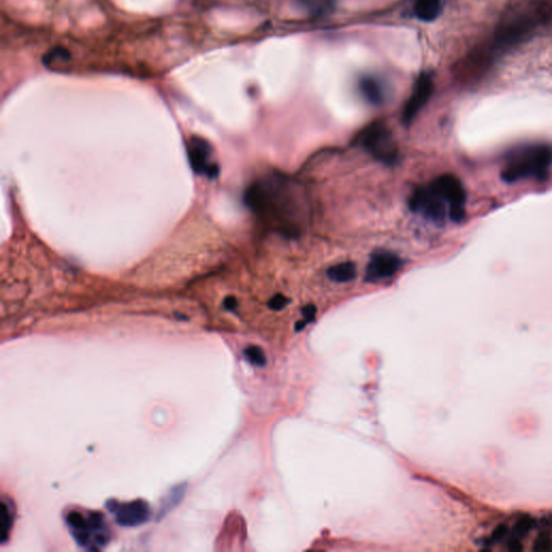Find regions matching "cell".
Returning a JSON list of instances; mask_svg holds the SVG:
<instances>
[{
	"label": "cell",
	"instance_id": "obj_1",
	"mask_svg": "<svg viewBox=\"0 0 552 552\" xmlns=\"http://www.w3.org/2000/svg\"><path fill=\"white\" fill-rule=\"evenodd\" d=\"M552 165V147L549 145H533L519 149L509 155L502 178L507 182L536 178L543 180Z\"/></svg>",
	"mask_w": 552,
	"mask_h": 552
},
{
	"label": "cell",
	"instance_id": "obj_2",
	"mask_svg": "<svg viewBox=\"0 0 552 552\" xmlns=\"http://www.w3.org/2000/svg\"><path fill=\"white\" fill-rule=\"evenodd\" d=\"M104 518L105 517L99 512L84 514L72 510L65 520L72 539L80 547L97 551L103 549L110 541V531Z\"/></svg>",
	"mask_w": 552,
	"mask_h": 552
},
{
	"label": "cell",
	"instance_id": "obj_3",
	"mask_svg": "<svg viewBox=\"0 0 552 552\" xmlns=\"http://www.w3.org/2000/svg\"><path fill=\"white\" fill-rule=\"evenodd\" d=\"M360 145L377 161L393 165L398 160V147L393 133L384 122L377 121L367 126L360 135Z\"/></svg>",
	"mask_w": 552,
	"mask_h": 552
},
{
	"label": "cell",
	"instance_id": "obj_4",
	"mask_svg": "<svg viewBox=\"0 0 552 552\" xmlns=\"http://www.w3.org/2000/svg\"><path fill=\"white\" fill-rule=\"evenodd\" d=\"M429 187L447 202L452 221L460 223L466 215V192L460 180L447 174L436 178Z\"/></svg>",
	"mask_w": 552,
	"mask_h": 552
},
{
	"label": "cell",
	"instance_id": "obj_5",
	"mask_svg": "<svg viewBox=\"0 0 552 552\" xmlns=\"http://www.w3.org/2000/svg\"><path fill=\"white\" fill-rule=\"evenodd\" d=\"M106 507L114 514L117 524L124 528H136L150 520V506L143 499H135L128 503L109 499Z\"/></svg>",
	"mask_w": 552,
	"mask_h": 552
},
{
	"label": "cell",
	"instance_id": "obj_6",
	"mask_svg": "<svg viewBox=\"0 0 552 552\" xmlns=\"http://www.w3.org/2000/svg\"><path fill=\"white\" fill-rule=\"evenodd\" d=\"M409 207L438 223H443L447 216V202L431 187L416 189L409 200Z\"/></svg>",
	"mask_w": 552,
	"mask_h": 552
},
{
	"label": "cell",
	"instance_id": "obj_7",
	"mask_svg": "<svg viewBox=\"0 0 552 552\" xmlns=\"http://www.w3.org/2000/svg\"><path fill=\"white\" fill-rule=\"evenodd\" d=\"M189 163L191 169L198 175L216 178L219 174V167L211 162L213 149L211 145L201 137H191L187 144Z\"/></svg>",
	"mask_w": 552,
	"mask_h": 552
},
{
	"label": "cell",
	"instance_id": "obj_8",
	"mask_svg": "<svg viewBox=\"0 0 552 552\" xmlns=\"http://www.w3.org/2000/svg\"><path fill=\"white\" fill-rule=\"evenodd\" d=\"M434 88L435 87L431 74H422L416 79L410 97L402 110V120L404 126H410L423 107L429 103V99L433 95Z\"/></svg>",
	"mask_w": 552,
	"mask_h": 552
},
{
	"label": "cell",
	"instance_id": "obj_9",
	"mask_svg": "<svg viewBox=\"0 0 552 552\" xmlns=\"http://www.w3.org/2000/svg\"><path fill=\"white\" fill-rule=\"evenodd\" d=\"M402 267V260L391 252L381 250L371 256L366 269V282H379L391 279Z\"/></svg>",
	"mask_w": 552,
	"mask_h": 552
},
{
	"label": "cell",
	"instance_id": "obj_10",
	"mask_svg": "<svg viewBox=\"0 0 552 552\" xmlns=\"http://www.w3.org/2000/svg\"><path fill=\"white\" fill-rule=\"evenodd\" d=\"M186 482L180 483V485H175L172 487L165 495L163 496L160 502L159 510H158L157 519L161 520L164 517H167L172 510L175 509L182 499H184V495L187 492Z\"/></svg>",
	"mask_w": 552,
	"mask_h": 552
},
{
	"label": "cell",
	"instance_id": "obj_11",
	"mask_svg": "<svg viewBox=\"0 0 552 552\" xmlns=\"http://www.w3.org/2000/svg\"><path fill=\"white\" fill-rule=\"evenodd\" d=\"M443 0H416L412 11L414 16L423 22H433L443 12Z\"/></svg>",
	"mask_w": 552,
	"mask_h": 552
},
{
	"label": "cell",
	"instance_id": "obj_12",
	"mask_svg": "<svg viewBox=\"0 0 552 552\" xmlns=\"http://www.w3.org/2000/svg\"><path fill=\"white\" fill-rule=\"evenodd\" d=\"M360 90L366 101L372 105H380L385 99L383 84L375 77H364L360 82Z\"/></svg>",
	"mask_w": 552,
	"mask_h": 552
},
{
	"label": "cell",
	"instance_id": "obj_13",
	"mask_svg": "<svg viewBox=\"0 0 552 552\" xmlns=\"http://www.w3.org/2000/svg\"><path fill=\"white\" fill-rule=\"evenodd\" d=\"M328 277L336 283H348L356 276V265L353 263H342L330 267L327 271Z\"/></svg>",
	"mask_w": 552,
	"mask_h": 552
},
{
	"label": "cell",
	"instance_id": "obj_14",
	"mask_svg": "<svg viewBox=\"0 0 552 552\" xmlns=\"http://www.w3.org/2000/svg\"><path fill=\"white\" fill-rule=\"evenodd\" d=\"M14 508L11 502L4 499L1 503V521H0V543H5L9 539L10 531L13 526Z\"/></svg>",
	"mask_w": 552,
	"mask_h": 552
},
{
	"label": "cell",
	"instance_id": "obj_15",
	"mask_svg": "<svg viewBox=\"0 0 552 552\" xmlns=\"http://www.w3.org/2000/svg\"><path fill=\"white\" fill-rule=\"evenodd\" d=\"M244 356L254 366L263 367L267 364V357H265V352L259 346H247L244 350Z\"/></svg>",
	"mask_w": 552,
	"mask_h": 552
},
{
	"label": "cell",
	"instance_id": "obj_16",
	"mask_svg": "<svg viewBox=\"0 0 552 552\" xmlns=\"http://www.w3.org/2000/svg\"><path fill=\"white\" fill-rule=\"evenodd\" d=\"M70 60V53L67 50L63 48H55V49L47 53L43 62L48 67L55 68L57 63H66Z\"/></svg>",
	"mask_w": 552,
	"mask_h": 552
},
{
	"label": "cell",
	"instance_id": "obj_17",
	"mask_svg": "<svg viewBox=\"0 0 552 552\" xmlns=\"http://www.w3.org/2000/svg\"><path fill=\"white\" fill-rule=\"evenodd\" d=\"M288 302H289V300L283 294H276L270 300L269 308L273 311H280L285 308Z\"/></svg>",
	"mask_w": 552,
	"mask_h": 552
},
{
	"label": "cell",
	"instance_id": "obj_18",
	"mask_svg": "<svg viewBox=\"0 0 552 552\" xmlns=\"http://www.w3.org/2000/svg\"><path fill=\"white\" fill-rule=\"evenodd\" d=\"M317 309L316 307L313 304H309V306L304 307L302 309L303 321H306L307 323H312L316 317Z\"/></svg>",
	"mask_w": 552,
	"mask_h": 552
},
{
	"label": "cell",
	"instance_id": "obj_19",
	"mask_svg": "<svg viewBox=\"0 0 552 552\" xmlns=\"http://www.w3.org/2000/svg\"><path fill=\"white\" fill-rule=\"evenodd\" d=\"M223 306H225V308L227 309V310L234 311L238 308V300H236L234 297H228V298H226L225 301H223Z\"/></svg>",
	"mask_w": 552,
	"mask_h": 552
}]
</instances>
